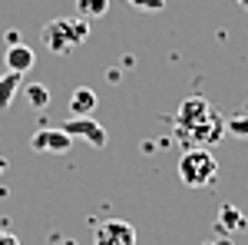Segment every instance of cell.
<instances>
[{
  "label": "cell",
  "instance_id": "1",
  "mask_svg": "<svg viewBox=\"0 0 248 245\" xmlns=\"http://www.w3.org/2000/svg\"><path fill=\"white\" fill-rule=\"evenodd\" d=\"M90 40V20H70V17H57L50 23H43L40 30V43L50 50V53H70Z\"/></svg>",
  "mask_w": 248,
  "mask_h": 245
},
{
  "label": "cell",
  "instance_id": "3",
  "mask_svg": "<svg viewBox=\"0 0 248 245\" xmlns=\"http://www.w3.org/2000/svg\"><path fill=\"white\" fill-rule=\"evenodd\" d=\"M60 130L66 132L70 139H83V143H90L93 149H106V143H109V136H106V130L96 123L93 116H70Z\"/></svg>",
  "mask_w": 248,
  "mask_h": 245
},
{
  "label": "cell",
  "instance_id": "14",
  "mask_svg": "<svg viewBox=\"0 0 248 245\" xmlns=\"http://www.w3.org/2000/svg\"><path fill=\"white\" fill-rule=\"evenodd\" d=\"M0 245H20V239L14 232H3V229H0Z\"/></svg>",
  "mask_w": 248,
  "mask_h": 245
},
{
  "label": "cell",
  "instance_id": "6",
  "mask_svg": "<svg viewBox=\"0 0 248 245\" xmlns=\"http://www.w3.org/2000/svg\"><path fill=\"white\" fill-rule=\"evenodd\" d=\"M3 63H7V70L27 76L30 70H33V63H37V53H33L27 43H14V47L3 50Z\"/></svg>",
  "mask_w": 248,
  "mask_h": 245
},
{
  "label": "cell",
  "instance_id": "11",
  "mask_svg": "<svg viewBox=\"0 0 248 245\" xmlns=\"http://www.w3.org/2000/svg\"><path fill=\"white\" fill-rule=\"evenodd\" d=\"M218 219H222V229H229V232L245 229V215H242V212H235L232 206H222V209H218Z\"/></svg>",
  "mask_w": 248,
  "mask_h": 245
},
{
  "label": "cell",
  "instance_id": "10",
  "mask_svg": "<svg viewBox=\"0 0 248 245\" xmlns=\"http://www.w3.org/2000/svg\"><path fill=\"white\" fill-rule=\"evenodd\" d=\"M23 96H27V103H30L33 110H46V106H50V90H46V83H27V86H23Z\"/></svg>",
  "mask_w": 248,
  "mask_h": 245
},
{
  "label": "cell",
  "instance_id": "4",
  "mask_svg": "<svg viewBox=\"0 0 248 245\" xmlns=\"http://www.w3.org/2000/svg\"><path fill=\"white\" fill-rule=\"evenodd\" d=\"M93 245H136V229L126 219H106L93 229Z\"/></svg>",
  "mask_w": 248,
  "mask_h": 245
},
{
  "label": "cell",
  "instance_id": "16",
  "mask_svg": "<svg viewBox=\"0 0 248 245\" xmlns=\"http://www.w3.org/2000/svg\"><path fill=\"white\" fill-rule=\"evenodd\" d=\"M238 7H242V10H248V0H238Z\"/></svg>",
  "mask_w": 248,
  "mask_h": 245
},
{
  "label": "cell",
  "instance_id": "9",
  "mask_svg": "<svg viewBox=\"0 0 248 245\" xmlns=\"http://www.w3.org/2000/svg\"><path fill=\"white\" fill-rule=\"evenodd\" d=\"M77 14L83 20H99L109 14V0H77Z\"/></svg>",
  "mask_w": 248,
  "mask_h": 245
},
{
  "label": "cell",
  "instance_id": "12",
  "mask_svg": "<svg viewBox=\"0 0 248 245\" xmlns=\"http://www.w3.org/2000/svg\"><path fill=\"white\" fill-rule=\"evenodd\" d=\"M133 10H142V14H162L166 10V0H126Z\"/></svg>",
  "mask_w": 248,
  "mask_h": 245
},
{
  "label": "cell",
  "instance_id": "7",
  "mask_svg": "<svg viewBox=\"0 0 248 245\" xmlns=\"http://www.w3.org/2000/svg\"><path fill=\"white\" fill-rule=\"evenodd\" d=\"M96 103H99L96 90H90V86H77V90L70 93V116H90L96 110Z\"/></svg>",
  "mask_w": 248,
  "mask_h": 245
},
{
  "label": "cell",
  "instance_id": "5",
  "mask_svg": "<svg viewBox=\"0 0 248 245\" xmlns=\"http://www.w3.org/2000/svg\"><path fill=\"white\" fill-rule=\"evenodd\" d=\"M70 146H73V139L60 126H43V130H37L30 136V149H37V152H66Z\"/></svg>",
  "mask_w": 248,
  "mask_h": 245
},
{
  "label": "cell",
  "instance_id": "15",
  "mask_svg": "<svg viewBox=\"0 0 248 245\" xmlns=\"http://www.w3.org/2000/svg\"><path fill=\"white\" fill-rule=\"evenodd\" d=\"M3 40H7V47L20 43V30H7V33H3Z\"/></svg>",
  "mask_w": 248,
  "mask_h": 245
},
{
  "label": "cell",
  "instance_id": "8",
  "mask_svg": "<svg viewBox=\"0 0 248 245\" xmlns=\"http://www.w3.org/2000/svg\"><path fill=\"white\" fill-rule=\"evenodd\" d=\"M20 90H23V76L20 73H14V70L0 73V110H10V103Z\"/></svg>",
  "mask_w": 248,
  "mask_h": 245
},
{
  "label": "cell",
  "instance_id": "2",
  "mask_svg": "<svg viewBox=\"0 0 248 245\" xmlns=\"http://www.w3.org/2000/svg\"><path fill=\"white\" fill-rule=\"evenodd\" d=\"M215 176H218V163H215V156L209 149L195 146V149L182 152V159H179V179L189 189H205L209 182H215Z\"/></svg>",
  "mask_w": 248,
  "mask_h": 245
},
{
  "label": "cell",
  "instance_id": "17",
  "mask_svg": "<svg viewBox=\"0 0 248 245\" xmlns=\"http://www.w3.org/2000/svg\"><path fill=\"white\" fill-rule=\"evenodd\" d=\"M3 169H7V159H0V172H3Z\"/></svg>",
  "mask_w": 248,
  "mask_h": 245
},
{
  "label": "cell",
  "instance_id": "13",
  "mask_svg": "<svg viewBox=\"0 0 248 245\" xmlns=\"http://www.w3.org/2000/svg\"><path fill=\"white\" fill-rule=\"evenodd\" d=\"M225 130L242 136V139H248V116H232L229 123H225Z\"/></svg>",
  "mask_w": 248,
  "mask_h": 245
}]
</instances>
